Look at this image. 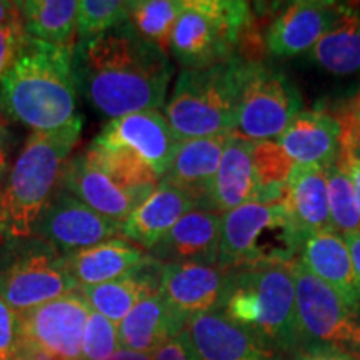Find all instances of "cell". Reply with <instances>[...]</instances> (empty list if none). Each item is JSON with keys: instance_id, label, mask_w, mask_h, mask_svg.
I'll return each instance as SVG.
<instances>
[{"instance_id": "obj_1", "label": "cell", "mask_w": 360, "mask_h": 360, "mask_svg": "<svg viewBox=\"0 0 360 360\" xmlns=\"http://www.w3.org/2000/svg\"><path fill=\"white\" fill-rule=\"evenodd\" d=\"M74 70L90 105L112 120L164 107L174 64L169 53L139 37L125 22L77 42Z\"/></svg>"}, {"instance_id": "obj_2", "label": "cell", "mask_w": 360, "mask_h": 360, "mask_svg": "<svg viewBox=\"0 0 360 360\" xmlns=\"http://www.w3.org/2000/svg\"><path fill=\"white\" fill-rule=\"evenodd\" d=\"M74 52L29 35L20 57L0 80V115L32 132L74 122L79 117Z\"/></svg>"}, {"instance_id": "obj_3", "label": "cell", "mask_w": 360, "mask_h": 360, "mask_svg": "<svg viewBox=\"0 0 360 360\" xmlns=\"http://www.w3.org/2000/svg\"><path fill=\"white\" fill-rule=\"evenodd\" d=\"M82 117L51 132H32L0 186V244L32 237L34 225L60 184L82 132Z\"/></svg>"}, {"instance_id": "obj_4", "label": "cell", "mask_w": 360, "mask_h": 360, "mask_svg": "<svg viewBox=\"0 0 360 360\" xmlns=\"http://www.w3.org/2000/svg\"><path fill=\"white\" fill-rule=\"evenodd\" d=\"M222 314L274 354L305 349L290 264L231 270Z\"/></svg>"}, {"instance_id": "obj_5", "label": "cell", "mask_w": 360, "mask_h": 360, "mask_svg": "<svg viewBox=\"0 0 360 360\" xmlns=\"http://www.w3.org/2000/svg\"><path fill=\"white\" fill-rule=\"evenodd\" d=\"M245 57L240 53L205 69H182L164 115L180 141L232 134Z\"/></svg>"}, {"instance_id": "obj_6", "label": "cell", "mask_w": 360, "mask_h": 360, "mask_svg": "<svg viewBox=\"0 0 360 360\" xmlns=\"http://www.w3.org/2000/svg\"><path fill=\"white\" fill-rule=\"evenodd\" d=\"M304 237L282 200L252 202L222 214L217 265L224 270L287 265Z\"/></svg>"}, {"instance_id": "obj_7", "label": "cell", "mask_w": 360, "mask_h": 360, "mask_svg": "<svg viewBox=\"0 0 360 360\" xmlns=\"http://www.w3.org/2000/svg\"><path fill=\"white\" fill-rule=\"evenodd\" d=\"M249 2L184 0L170 39V56L182 69H205L238 56L250 27Z\"/></svg>"}, {"instance_id": "obj_8", "label": "cell", "mask_w": 360, "mask_h": 360, "mask_svg": "<svg viewBox=\"0 0 360 360\" xmlns=\"http://www.w3.org/2000/svg\"><path fill=\"white\" fill-rule=\"evenodd\" d=\"M64 254L37 237L0 244V297L22 314L79 290Z\"/></svg>"}, {"instance_id": "obj_9", "label": "cell", "mask_w": 360, "mask_h": 360, "mask_svg": "<svg viewBox=\"0 0 360 360\" xmlns=\"http://www.w3.org/2000/svg\"><path fill=\"white\" fill-rule=\"evenodd\" d=\"M300 110L302 97L285 72L245 58L233 135L254 143L276 141Z\"/></svg>"}, {"instance_id": "obj_10", "label": "cell", "mask_w": 360, "mask_h": 360, "mask_svg": "<svg viewBox=\"0 0 360 360\" xmlns=\"http://www.w3.org/2000/svg\"><path fill=\"white\" fill-rule=\"evenodd\" d=\"M297 317L305 349L327 347L360 360V312L349 307L335 290L292 260Z\"/></svg>"}, {"instance_id": "obj_11", "label": "cell", "mask_w": 360, "mask_h": 360, "mask_svg": "<svg viewBox=\"0 0 360 360\" xmlns=\"http://www.w3.org/2000/svg\"><path fill=\"white\" fill-rule=\"evenodd\" d=\"M32 237L67 255L122 237V224L103 217L65 188L57 187L34 225Z\"/></svg>"}, {"instance_id": "obj_12", "label": "cell", "mask_w": 360, "mask_h": 360, "mask_svg": "<svg viewBox=\"0 0 360 360\" xmlns=\"http://www.w3.org/2000/svg\"><path fill=\"white\" fill-rule=\"evenodd\" d=\"M92 309L82 292L58 297L19 315V339L58 360H82L85 323Z\"/></svg>"}, {"instance_id": "obj_13", "label": "cell", "mask_w": 360, "mask_h": 360, "mask_svg": "<svg viewBox=\"0 0 360 360\" xmlns=\"http://www.w3.org/2000/svg\"><path fill=\"white\" fill-rule=\"evenodd\" d=\"M94 141L127 148L146 162L160 180L169 170L182 142L159 110L137 112L112 119Z\"/></svg>"}, {"instance_id": "obj_14", "label": "cell", "mask_w": 360, "mask_h": 360, "mask_svg": "<svg viewBox=\"0 0 360 360\" xmlns=\"http://www.w3.org/2000/svg\"><path fill=\"white\" fill-rule=\"evenodd\" d=\"M231 289V270L219 265H162L160 292L177 312L188 319L200 314L222 312Z\"/></svg>"}, {"instance_id": "obj_15", "label": "cell", "mask_w": 360, "mask_h": 360, "mask_svg": "<svg viewBox=\"0 0 360 360\" xmlns=\"http://www.w3.org/2000/svg\"><path fill=\"white\" fill-rule=\"evenodd\" d=\"M340 4L322 0L290 2L265 29V47L276 57H295L310 52L335 19Z\"/></svg>"}, {"instance_id": "obj_16", "label": "cell", "mask_w": 360, "mask_h": 360, "mask_svg": "<svg viewBox=\"0 0 360 360\" xmlns=\"http://www.w3.org/2000/svg\"><path fill=\"white\" fill-rule=\"evenodd\" d=\"M222 214L209 209H192L187 212L154 249L148 250L162 265L204 264L217 265Z\"/></svg>"}, {"instance_id": "obj_17", "label": "cell", "mask_w": 360, "mask_h": 360, "mask_svg": "<svg viewBox=\"0 0 360 360\" xmlns=\"http://www.w3.org/2000/svg\"><path fill=\"white\" fill-rule=\"evenodd\" d=\"M295 167L330 169L342 152L340 125L321 110H300L276 139Z\"/></svg>"}, {"instance_id": "obj_18", "label": "cell", "mask_w": 360, "mask_h": 360, "mask_svg": "<svg viewBox=\"0 0 360 360\" xmlns=\"http://www.w3.org/2000/svg\"><path fill=\"white\" fill-rule=\"evenodd\" d=\"M252 148L254 142L231 134L210 191V210L225 214L252 202H276L260 184Z\"/></svg>"}, {"instance_id": "obj_19", "label": "cell", "mask_w": 360, "mask_h": 360, "mask_svg": "<svg viewBox=\"0 0 360 360\" xmlns=\"http://www.w3.org/2000/svg\"><path fill=\"white\" fill-rule=\"evenodd\" d=\"M231 134L182 141L162 182L186 193L195 207L210 210V191Z\"/></svg>"}, {"instance_id": "obj_20", "label": "cell", "mask_w": 360, "mask_h": 360, "mask_svg": "<svg viewBox=\"0 0 360 360\" xmlns=\"http://www.w3.org/2000/svg\"><path fill=\"white\" fill-rule=\"evenodd\" d=\"M186 330L199 360H277V354L222 312L195 315L187 321Z\"/></svg>"}, {"instance_id": "obj_21", "label": "cell", "mask_w": 360, "mask_h": 360, "mask_svg": "<svg viewBox=\"0 0 360 360\" xmlns=\"http://www.w3.org/2000/svg\"><path fill=\"white\" fill-rule=\"evenodd\" d=\"M58 187L65 188L103 217L119 224H124L142 204L132 193L117 186L105 172L90 164L82 152L72 155L67 162Z\"/></svg>"}, {"instance_id": "obj_22", "label": "cell", "mask_w": 360, "mask_h": 360, "mask_svg": "<svg viewBox=\"0 0 360 360\" xmlns=\"http://www.w3.org/2000/svg\"><path fill=\"white\" fill-rule=\"evenodd\" d=\"M297 260L310 274L335 290L349 307L360 312V290L355 281L352 257L340 233L328 229L307 236Z\"/></svg>"}, {"instance_id": "obj_23", "label": "cell", "mask_w": 360, "mask_h": 360, "mask_svg": "<svg viewBox=\"0 0 360 360\" xmlns=\"http://www.w3.org/2000/svg\"><path fill=\"white\" fill-rule=\"evenodd\" d=\"M148 259L150 255L147 250L124 237H117L64 255V265L79 287H92L127 276L142 267Z\"/></svg>"}, {"instance_id": "obj_24", "label": "cell", "mask_w": 360, "mask_h": 360, "mask_svg": "<svg viewBox=\"0 0 360 360\" xmlns=\"http://www.w3.org/2000/svg\"><path fill=\"white\" fill-rule=\"evenodd\" d=\"M192 209L195 204L186 193L160 180L155 191L125 219L122 237L148 252Z\"/></svg>"}, {"instance_id": "obj_25", "label": "cell", "mask_w": 360, "mask_h": 360, "mask_svg": "<svg viewBox=\"0 0 360 360\" xmlns=\"http://www.w3.org/2000/svg\"><path fill=\"white\" fill-rule=\"evenodd\" d=\"M186 326L187 319L169 304L162 292H157L135 305L119 323L120 347L152 355Z\"/></svg>"}, {"instance_id": "obj_26", "label": "cell", "mask_w": 360, "mask_h": 360, "mask_svg": "<svg viewBox=\"0 0 360 360\" xmlns=\"http://www.w3.org/2000/svg\"><path fill=\"white\" fill-rule=\"evenodd\" d=\"M160 281L162 264L150 257L142 267L127 276L101 285L80 287L79 290L82 292L90 309L119 326L135 305L160 292Z\"/></svg>"}, {"instance_id": "obj_27", "label": "cell", "mask_w": 360, "mask_h": 360, "mask_svg": "<svg viewBox=\"0 0 360 360\" xmlns=\"http://www.w3.org/2000/svg\"><path fill=\"white\" fill-rule=\"evenodd\" d=\"M319 69L349 77L360 72V4H340L334 22L309 52Z\"/></svg>"}, {"instance_id": "obj_28", "label": "cell", "mask_w": 360, "mask_h": 360, "mask_svg": "<svg viewBox=\"0 0 360 360\" xmlns=\"http://www.w3.org/2000/svg\"><path fill=\"white\" fill-rule=\"evenodd\" d=\"M282 202L304 238L332 229L326 169L294 167L283 188Z\"/></svg>"}, {"instance_id": "obj_29", "label": "cell", "mask_w": 360, "mask_h": 360, "mask_svg": "<svg viewBox=\"0 0 360 360\" xmlns=\"http://www.w3.org/2000/svg\"><path fill=\"white\" fill-rule=\"evenodd\" d=\"M27 34L64 51L77 47V0H27L19 2Z\"/></svg>"}, {"instance_id": "obj_30", "label": "cell", "mask_w": 360, "mask_h": 360, "mask_svg": "<svg viewBox=\"0 0 360 360\" xmlns=\"http://www.w3.org/2000/svg\"><path fill=\"white\" fill-rule=\"evenodd\" d=\"M82 154L90 164L105 172L117 186L132 193L141 202L146 200L160 184L159 175L127 148L92 141L84 148Z\"/></svg>"}, {"instance_id": "obj_31", "label": "cell", "mask_w": 360, "mask_h": 360, "mask_svg": "<svg viewBox=\"0 0 360 360\" xmlns=\"http://www.w3.org/2000/svg\"><path fill=\"white\" fill-rule=\"evenodd\" d=\"M184 0H134L127 2V24L139 37L170 53V39Z\"/></svg>"}, {"instance_id": "obj_32", "label": "cell", "mask_w": 360, "mask_h": 360, "mask_svg": "<svg viewBox=\"0 0 360 360\" xmlns=\"http://www.w3.org/2000/svg\"><path fill=\"white\" fill-rule=\"evenodd\" d=\"M327 188L332 229L340 236L360 231V214L352 182L339 162L327 169Z\"/></svg>"}, {"instance_id": "obj_33", "label": "cell", "mask_w": 360, "mask_h": 360, "mask_svg": "<svg viewBox=\"0 0 360 360\" xmlns=\"http://www.w3.org/2000/svg\"><path fill=\"white\" fill-rule=\"evenodd\" d=\"M252 155L262 187L272 197V200H282L283 188L295 165L285 155L277 141L255 142Z\"/></svg>"}, {"instance_id": "obj_34", "label": "cell", "mask_w": 360, "mask_h": 360, "mask_svg": "<svg viewBox=\"0 0 360 360\" xmlns=\"http://www.w3.org/2000/svg\"><path fill=\"white\" fill-rule=\"evenodd\" d=\"M127 22V2L122 0H82L79 2L77 37L89 40Z\"/></svg>"}, {"instance_id": "obj_35", "label": "cell", "mask_w": 360, "mask_h": 360, "mask_svg": "<svg viewBox=\"0 0 360 360\" xmlns=\"http://www.w3.org/2000/svg\"><path fill=\"white\" fill-rule=\"evenodd\" d=\"M120 349L119 326L92 310L84 330L82 360H105Z\"/></svg>"}, {"instance_id": "obj_36", "label": "cell", "mask_w": 360, "mask_h": 360, "mask_svg": "<svg viewBox=\"0 0 360 360\" xmlns=\"http://www.w3.org/2000/svg\"><path fill=\"white\" fill-rule=\"evenodd\" d=\"M27 39H29V34L22 19L0 25V80L20 57Z\"/></svg>"}, {"instance_id": "obj_37", "label": "cell", "mask_w": 360, "mask_h": 360, "mask_svg": "<svg viewBox=\"0 0 360 360\" xmlns=\"http://www.w3.org/2000/svg\"><path fill=\"white\" fill-rule=\"evenodd\" d=\"M340 125L342 150L355 152L360 148V90L349 98L334 115Z\"/></svg>"}, {"instance_id": "obj_38", "label": "cell", "mask_w": 360, "mask_h": 360, "mask_svg": "<svg viewBox=\"0 0 360 360\" xmlns=\"http://www.w3.org/2000/svg\"><path fill=\"white\" fill-rule=\"evenodd\" d=\"M19 344V315L0 297V360H13Z\"/></svg>"}, {"instance_id": "obj_39", "label": "cell", "mask_w": 360, "mask_h": 360, "mask_svg": "<svg viewBox=\"0 0 360 360\" xmlns=\"http://www.w3.org/2000/svg\"><path fill=\"white\" fill-rule=\"evenodd\" d=\"M152 360H199L195 349H193L191 337L184 328L177 335L170 337L167 342L160 345L152 354Z\"/></svg>"}, {"instance_id": "obj_40", "label": "cell", "mask_w": 360, "mask_h": 360, "mask_svg": "<svg viewBox=\"0 0 360 360\" xmlns=\"http://www.w3.org/2000/svg\"><path fill=\"white\" fill-rule=\"evenodd\" d=\"M337 162L344 167V170L350 177V182H352V187L355 192V200H357L359 214H360V157L355 155L354 152L342 150L339 160Z\"/></svg>"}, {"instance_id": "obj_41", "label": "cell", "mask_w": 360, "mask_h": 360, "mask_svg": "<svg viewBox=\"0 0 360 360\" xmlns=\"http://www.w3.org/2000/svg\"><path fill=\"white\" fill-rule=\"evenodd\" d=\"M292 360H359L347 355L340 350L327 349V347H309L299 352Z\"/></svg>"}, {"instance_id": "obj_42", "label": "cell", "mask_w": 360, "mask_h": 360, "mask_svg": "<svg viewBox=\"0 0 360 360\" xmlns=\"http://www.w3.org/2000/svg\"><path fill=\"white\" fill-rule=\"evenodd\" d=\"M344 237L345 244L349 247L350 257H352V265H354V274H355V281H357L359 290H360V231L350 232Z\"/></svg>"}, {"instance_id": "obj_43", "label": "cell", "mask_w": 360, "mask_h": 360, "mask_svg": "<svg viewBox=\"0 0 360 360\" xmlns=\"http://www.w3.org/2000/svg\"><path fill=\"white\" fill-rule=\"evenodd\" d=\"M22 13L19 2H8V0H0V25L7 24L12 20H20Z\"/></svg>"}, {"instance_id": "obj_44", "label": "cell", "mask_w": 360, "mask_h": 360, "mask_svg": "<svg viewBox=\"0 0 360 360\" xmlns=\"http://www.w3.org/2000/svg\"><path fill=\"white\" fill-rule=\"evenodd\" d=\"M7 129L0 124V186L7 177L8 172V154H7Z\"/></svg>"}, {"instance_id": "obj_45", "label": "cell", "mask_w": 360, "mask_h": 360, "mask_svg": "<svg viewBox=\"0 0 360 360\" xmlns=\"http://www.w3.org/2000/svg\"><path fill=\"white\" fill-rule=\"evenodd\" d=\"M105 360H152V355L134 352V350H127V349H120Z\"/></svg>"}, {"instance_id": "obj_46", "label": "cell", "mask_w": 360, "mask_h": 360, "mask_svg": "<svg viewBox=\"0 0 360 360\" xmlns=\"http://www.w3.org/2000/svg\"><path fill=\"white\" fill-rule=\"evenodd\" d=\"M354 154H355V155H357V157H360V148H359V150H355V152H354Z\"/></svg>"}]
</instances>
